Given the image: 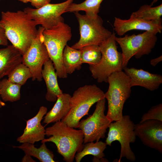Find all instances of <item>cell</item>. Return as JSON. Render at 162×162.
Returning <instances> with one entry per match:
<instances>
[{"mask_svg": "<svg viewBox=\"0 0 162 162\" xmlns=\"http://www.w3.org/2000/svg\"><path fill=\"white\" fill-rule=\"evenodd\" d=\"M22 55L13 45L0 49V80L22 63Z\"/></svg>", "mask_w": 162, "mask_h": 162, "instance_id": "cell-18", "label": "cell"}, {"mask_svg": "<svg viewBox=\"0 0 162 162\" xmlns=\"http://www.w3.org/2000/svg\"><path fill=\"white\" fill-rule=\"evenodd\" d=\"M131 14L136 17L147 21L160 20L162 15V4L155 7L144 4Z\"/></svg>", "mask_w": 162, "mask_h": 162, "instance_id": "cell-25", "label": "cell"}, {"mask_svg": "<svg viewBox=\"0 0 162 162\" xmlns=\"http://www.w3.org/2000/svg\"><path fill=\"white\" fill-rule=\"evenodd\" d=\"M158 0H153L150 5L152 6L155 3H156Z\"/></svg>", "mask_w": 162, "mask_h": 162, "instance_id": "cell-36", "label": "cell"}, {"mask_svg": "<svg viewBox=\"0 0 162 162\" xmlns=\"http://www.w3.org/2000/svg\"><path fill=\"white\" fill-rule=\"evenodd\" d=\"M40 147L37 148L34 144L23 143L18 146H13L23 151L25 154L34 157L41 162H55L53 152L48 149L45 143H42Z\"/></svg>", "mask_w": 162, "mask_h": 162, "instance_id": "cell-20", "label": "cell"}, {"mask_svg": "<svg viewBox=\"0 0 162 162\" xmlns=\"http://www.w3.org/2000/svg\"><path fill=\"white\" fill-rule=\"evenodd\" d=\"M45 135L50 137L44 139L41 143H54L58 152L66 162H73L76 153L82 148L84 135L82 131L68 126L62 121L46 128Z\"/></svg>", "mask_w": 162, "mask_h": 162, "instance_id": "cell-2", "label": "cell"}, {"mask_svg": "<svg viewBox=\"0 0 162 162\" xmlns=\"http://www.w3.org/2000/svg\"><path fill=\"white\" fill-rule=\"evenodd\" d=\"M8 76L9 81L22 86L32 77L29 68L22 63L18 65Z\"/></svg>", "mask_w": 162, "mask_h": 162, "instance_id": "cell-27", "label": "cell"}, {"mask_svg": "<svg viewBox=\"0 0 162 162\" xmlns=\"http://www.w3.org/2000/svg\"><path fill=\"white\" fill-rule=\"evenodd\" d=\"M31 156L25 154L22 160V162H35L31 158Z\"/></svg>", "mask_w": 162, "mask_h": 162, "instance_id": "cell-32", "label": "cell"}, {"mask_svg": "<svg viewBox=\"0 0 162 162\" xmlns=\"http://www.w3.org/2000/svg\"><path fill=\"white\" fill-rule=\"evenodd\" d=\"M71 96L63 93L58 96L52 109L46 114L43 122L47 124L61 121L68 115L71 109Z\"/></svg>", "mask_w": 162, "mask_h": 162, "instance_id": "cell-19", "label": "cell"}, {"mask_svg": "<svg viewBox=\"0 0 162 162\" xmlns=\"http://www.w3.org/2000/svg\"><path fill=\"white\" fill-rule=\"evenodd\" d=\"M51 0H31L30 2L36 9L39 8L50 3Z\"/></svg>", "mask_w": 162, "mask_h": 162, "instance_id": "cell-29", "label": "cell"}, {"mask_svg": "<svg viewBox=\"0 0 162 162\" xmlns=\"http://www.w3.org/2000/svg\"><path fill=\"white\" fill-rule=\"evenodd\" d=\"M154 119L162 121V104H159L151 107L142 116L140 122Z\"/></svg>", "mask_w": 162, "mask_h": 162, "instance_id": "cell-28", "label": "cell"}, {"mask_svg": "<svg viewBox=\"0 0 162 162\" xmlns=\"http://www.w3.org/2000/svg\"><path fill=\"white\" fill-rule=\"evenodd\" d=\"M162 61V55L151 60L150 61V64L153 66H155L161 62Z\"/></svg>", "mask_w": 162, "mask_h": 162, "instance_id": "cell-31", "label": "cell"}, {"mask_svg": "<svg viewBox=\"0 0 162 162\" xmlns=\"http://www.w3.org/2000/svg\"><path fill=\"white\" fill-rule=\"evenodd\" d=\"M21 86L11 82L8 79L4 78L0 81V97L3 101L14 102L19 100Z\"/></svg>", "mask_w": 162, "mask_h": 162, "instance_id": "cell-22", "label": "cell"}, {"mask_svg": "<svg viewBox=\"0 0 162 162\" xmlns=\"http://www.w3.org/2000/svg\"><path fill=\"white\" fill-rule=\"evenodd\" d=\"M116 36V33L113 32L99 46L101 53L100 60L97 64L89 65L92 76L98 82H107L110 75L123 70V56L117 50Z\"/></svg>", "mask_w": 162, "mask_h": 162, "instance_id": "cell-6", "label": "cell"}, {"mask_svg": "<svg viewBox=\"0 0 162 162\" xmlns=\"http://www.w3.org/2000/svg\"><path fill=\"white\" fill-rule=\"evenodd\" d=\"M162 22L161 19L147 21L136 17L131 14L129 18L127 20L122 19L115 17L113 26L116 33L120 36L133 30H145L157 34L161 32Z\"/></svg>", "mask_w": 162, "mask_h": 162, "instance_id": "cell-14", "label": "cell"}, {"mask_svg": "<svg viewBox=\"0 0 162 162\" xmlns=\"http://www.w3.org/2000/svg\"><path fill=\"white\" fill-rule=\"evenodd\" d=\"M24 3H27L30 2L31 0H18Z\"/></svg>", "mask_w": 162, "mask_h": 162, "instance_id": "cell-35", "label": "cell"}, {"mask_svg": "<svg viewBox=\"0 0 162 162\" xmlns=\"http://www.w3.org/2000/svg\"><path fill=\"white\" fill-rule=\"evenodd\" d=\"M43 66L42 76L47 88L45 98L48 101L54 102L63 93L59 86L58 76L52 61L50 59L44 63Z\"/></svg>", "mask_w": 162, "mask_h": 162, "instance_id": "cell-17", "label": "cell"}, {"mask_svg": "<svg viewBox=\"0 0 162 162\" xmlns=\"http://www.w3.org/2000/svg\"><path fill=\"white\" fill-rule=\"evenodd\" d=\"M44 29L42 26L39 27L36 37L22 56V63L29 68L33 81L36 80L40 82L42 81L43 66L50 59L44 43L43 32Z\"/></svg>", "mask_w": 162, "mask_h": 162, "instance_id": "cell-11", "label": "cell"}, {"mask_svg": "<svg viewBox=\"0 0 162 162\" xmlns=\"http://www.w3.org/2000/svg\"><path fill=\"white\" fill-rule=\"evenodd\" d=\"M123 70L130 78L131 87L139 86L150 91H154L158 88L162 83V76L160 74L151 73L142 69L127 67Z\"/></svg>", "mask_w": 162, "mask_h": 162, "instance_id": "cell-16", "label": "cell"}, {"mask_svg": "<svg viewBox=\"0 0 162 162\" xmlns=\"http://www.w3.org/2000/svg\"><path fill=\"white\" fill-rule=\"evenodd\" d=\"M84 144L82 149L77 152L75 156L76 162H80L83 158L87 155H92L97 158L105 156L104 151L107 146L105 142L98 141L95 143L90 142Z\"/></svg>", "mask_w": 162, "mask_h": 162, "instance_id": "cell-23", "label": "cell"}, {"mask_svg": "<svg viewBox=\"0 0 162 162\" xmlns=\"http://www.w3.org/2000/svg\"><path fill=\"white\" fill-rule=\"evenodd\" d=\"M134 123L128 115H123L120 120L111 122L109 125L107 136L105 140L106 145L111 146L112 143L117 141L121 145L119 162L122 158L134 162L136 156L131 150L130 143L135 142L136 135Z\"/></svg>", "mask_w": 162, "mask_h": 162, "instance_id": "cell-8", "label": "cell"}, {"mask_svg": "<svg viewBox=\"0 0 162 162\" xmlns=\"http://www.w3.org/2000/svg\"><path fill=\"white\" fill-rule=\"evenodd\" d=\"M92 160L93 162H108V160L107 159L104 158V157L101 158H97L94 156Z\"/></svg>", "mask_w": 162, "mask_h": 162, "instance_id": "cell-33", "label": "cell"}, {"mask_svg": "<svg viewBox=\"0 0 162 162\" xmlns=\"http://www.w3.org/2000/svg\"><path fill=\"white\" fill-rule=\"evenodd\" d=\"M103 0H85L79 4L72 3L66 10V12H74L80 11L85 12L86 14L90 17L98 15L100 5Z\"/></svg>", "mask_w": 162, "mask_h": 162, "instance_id": "cell-24", "label": "cell"}, {"mask_svg": "<svg viewBox=\"0 0 162 162\" xmlns=\"http://www.w3.org/2000/svg\"><path fill=\"white\" fill-rule=\"evenodd\" d=\"M92 114L86 119L80 121L78 128L84 135L83 144L98 141L105 137L106 130L112 122L105 115L106 99L104 98L96 103Z\"/></svg>", "mask_w": 162, "mask_h": 162, "instance_id": "cell-10", "label": "cell"}, {"mask_svg": "<svg viewBox=\"0 0 162 162\" xmlns=\"http://www.w3.org/2000/svg\"><path fill=\"white\" fill-rule=\"evenodd\" d=\"M80 50L74 49L67 45L63 54V62L64 68L68 74H72L75 70L81 68Z\"/></svg>", "mask_w": 162, "mask_h": 162, "instance_id": "cell-21", "label": "cell"}, {"mask_svg": "<svg viewBox=\"0 0 162 162\" xmlns=\"http://www.w3.org/2000/svg\"><path fill=\"white\" fill-rule=\"evenodd\" d=\"M156 35L152 32L146 31L137 35L126 34L123 37L115 36V40L122 49L123 68L127 67L133 56L140 58L151 52L157 40Z\"/></svg>", "mask_w": 162, "mask_h": 162, "instance_id": "cell-9", "label": "cell"}, {"mask_svg": "<svg viewBox=\"0 0 162 162\" xmlns=\"http://www.w3.org/2000/svg\"><path fill=\"white\" fill-rule=\"evenodd\" d=\"M0 25L8 40L22 56L37 35V25L24 11H2Z\"/></svg>", "mask_w": 162, "mask_h": 162, "instance_id": "cell-1", "label": "cell"}, {"mask_svg": "<svg viewBox=\"0 0 162 162\" xmlns=\"http://www.w3.org/2000/svg\"><path fill=\"white\" fill-rule=\"evenodd\" d=\"M74 0H67L59 3L47 4L38 9L25 8L24 11L34 20L37 25H40L45 29L50 28L58 23L64 22L62 15Z\"/></svg>", "mask_w": 162, "mask_h": 162, "instance_id": "cell-12", "label": "cell"}, {"mask_svg": "<svg viewBox=\"0 0 162 162\" xmlns=\"http://www.w3.org/2000/svg\"><path fill=\"white\" fill-rule=\"evenodd\" d=\"M8 45V39L4 30L0 25V45L7 46Z\"/></svg>", "mask_w": 162, "mask_h": 162, "instance_id": "cell-30", "label": "cell"}, {"mask_svg": "<svg viewBox=\"0 0 162 162\" xmlns=\"http://www.w3.org/2000/svg\"><path fill=\"white\" fill-rule=\"evenodd\" d=\"M136 136L145 146L162 153V121L149 119L134 125Z\"/></svg>", "mask_w": 162, "mask_h": 162, "instance_id": "cell-13", "label": "cell"}, {"mask_svg": "<svg viewBox=\"0 0 162 162\" xmlns=\"http://www.w3.org/2000/svg\"><path fill=\"white\" fill-rule=\"evenodd\" d=\"M5 105V103L3 102V101H2L1 99H0V108H2V107L4 106Z\"/></svg>", "mask_w": 162, "mask_h": 162, "instance_id": "cell-34", "label": "cell"}, {"mask_svg": "<svg viewBox=\"0 0 162 162\" xmlns=\"http://www.w3.org/2000/svg\"><path fill=\"white\" fill-rule=\"evenodd\" d=\"M104 98V93L95 85L79 87L71 96L70 111L61 121L68 126L78 128L80 120L84 116L88 115L92 106Z\"/></svg>", "mask_w": 162, "mask_h": 162, "instance_id": "cell-5", "label": "cell"}, {"mask_svg": "<svg viewBox=\"0 0 162 162\" xmlns=\"http://www.w3.org/2000/svg\"><path fill=\"white\" fill-rule=\"evenodd\" d=\"M82 63H87L89 65H95L100 61L101 53L99 46L89 45L80 49Z\"/></svg>", "mask_w": 162, "mask_h": 162, "instance_id": "cell-26", "label": "cell"}, {"mask_svg": "<svg viewBox=\"0 0 162 162\" xmlns=\"http://www.w3.org/2000/svg\"><path fill=\"white\" fill-rule=\"evenodd\" d=\"M129 77L122 70L112 74L108 77L109 84L104 98L108 102L106 116L111 122L120 119L124 103L130 97L131 87Z\"/></svg>", "mask_w": 162, "mask_h": 162, "instance_id": "cell-4", "label": "cell"}, {"mask_svg": "<svg viewBox=\"0 0 162 162\" xmlns=\"http://www.w3.org/2000/svg\"><path fill=\"white\" fill-rule=\"evenodd\" d=\"M74 13L79 24L80 38L72 48L80 50L87 46H99L111 36L112 33L104 26L103 20L98 15L90 17L79 12Z\"/></svg>", "mask_w": 162, "mask_h": 162, "instance_id": "cell-7", "label": "cell"}, {"mask_svg": "<svg viewBox=\"0 0 162 162\" xmlns=\"http://www.w3.org/2000/svg\"><path fill=\"white\" fill-rule=\"evenodd\" d=\"M47 110V107L41 106L37 114L26 121V126L23 134L17 139L18 142L34 144L45 139V129L41 122Z\"/></svg>", "mask_w": 162, "mask_h": 162, "instance_id": "cell-15", "label": "cell"}, {"mask_svg": "<svg viewBox=\"0 0 162 162\" xmlns=\"http://www.w3.org/2000/svg\"><path fill=\"white\" fill-rule=\"evenodd\" d=\"M44 43L52 61L58 77L65 79L68 74L64 68L63 62V51L67 42L71 39L70 27L64 22L43 32Z\"/></svg>", "mask_w": 162, "mask_h": 162, "instance_id": "cell-3", "label": "cell"}]
</instances>
